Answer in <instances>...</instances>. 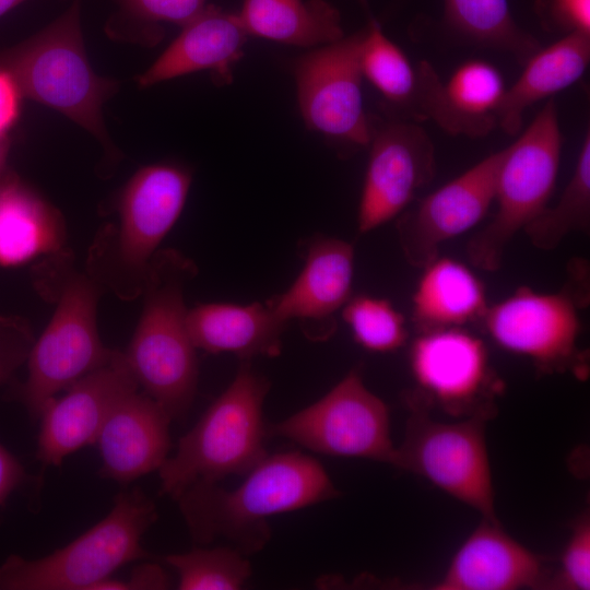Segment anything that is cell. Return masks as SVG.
<instances>
[{
	"label": "cell",
	"mask_w": 590,
	"mask_h": 590,
	"mask_svg": "<svg viewBox=\"0 0 590 590\" xmlns=\"http://www.w3.org/2000/svg\"><path fill=\"white\" fill-rule=\"evenodd\" d=\"M234 489L197 482L176 499L198 545L223 539L244 555L271 539L269 519L341 495L324 468L300 451L267 455Z\"/></svg>",
	"instance_id": "obj_1"
},
{
	"label": "cell",
	"mask_w": 590,
	"mask_h": 590,
	"mask_svg": "<svg viewBox=\"0 0 590 590\" xmlns=\"http://www.w3.org/2000/svg\"><path fill=\"white\" fill-rule=\"evenodd\" d=\"M196 274V264L181 252L156 251L140 295L141 316L125 352L139 387L172 421L188 413L198 387L196 346L184 300L185 286Z\"/></svg>",
	"instance_id": "obj_2"
},
{
	"label": "cell",
	"mask_w": 590,
	"mask_h": 590,
	"mask_svg": "<svg viewBox=\"0 0 590 590\" xmlns=\"http://www.w3.org/2000/svg\"><path fill=\"white\" fill-rule=\"evenodd\" d=\"M38 264L36 286L54 298V315L27 358V377L15 389L16 399L33 420L58 392L106 364L115 353L98 334L97 304L102 286L86 272L72 268L66 250Z\"/></svg>",
	"instance_id": "obj_3"
},
{
	"label": "cell",
	"mask_w": 590,
	"mask_h": 590,
	"mask_svg": "<svg viewBox=\"0 0 590 590\" xmlns=\"http://www.w3.org/2000/svg\"><path fill=\"white\" fill-rule=\"evenodd\" d=\"M186 167L158 163L140 168L116 201L117 221L97 232L85 272L122 300L141 295L149 264L179 219L191 185Z\"/></svg>",
	"instance_id": "obj_4"
},
{
	"label": "cell",
	"mask_w": 590,
	"mask_h": 590,
	"mask_svg": "<svg viewBox=\"0 0 590 590\" xmlns=\"http://www.w3.org/2000/svg\"><path fill=\"white\" fill-rule=\"evenodd\" d=\"M270 389L249 359H240L228 387L185 434L158 469L160 494L173 499L197 482L245 475L268 453L263 403Z\"/></svg>",
	"instance_id": "obj_5"
},
{
	"label": "cell",
	"mask_w": 590,
	"mask_h": 590,
	"mask_svg": "<svg viewBox=\"0 0 590 590\" xmlns=\"http://www.w3.org/2000/svg\"><path fill=\"white\" fill-rule=\"evenodd\" d=\"M24 96L60 111L92 133L109 157H118L103 119V105L117 91L96 74L85 54L75 1L66 13L30 39L0 56Z\"/></svg>",
	"instance_id": "obj_6"
},
{
	"label": "cell",
	"mask_w": 590,
	"mask_h": 590,
	"mask_svg": "<svg viewBox=\"0 0 590 590\" xmlns=\"http://www.w3.org/2000/svg\"><path fill=\"white\" fill-rule=\"evenodd\" d=\"M155 504L141 489L119 493L108 515L47 556H9L0 565V590H91L121 566L149 553L141 540L156 521Z\"/></svg>",
	"instance_id": "obj_7"
},
{
	"label": "cell",
	"mask_w": 590,
	"mask_h": 590,
	"mask_svg": "<svg viewBox=\"0 0 590 590\" xmlns=\"http://www.w3.org/2000/svg\"><path fill=\"white\" fill-rule=\"evenodd\" d=\"M562 144L557 106L551 98L504 149L495 188L496 212L467 245L474 267L499 270L507 245L547 205L559 170Z\"/></svg>",
	"instance_id": "obj_8"
},
{
	"label": "cell",
	"mask_w": 590,
	"mask_h": 590,
	"mask_svg": "<svg viewBox=\"0 0 590 590\" xmlns=\"http://www.w3.org/2000/svg\"><path fill=\"white\" fill-rule=\"evenodd\" d=\"M410 416L402 444L390 464L421 475L436 487L479 511L483 519L498 520L483 417L439 422L429 409L406 398Z\"/></svg>",
	"instance_id": "obj_9"
},
{
	"label": "cell",
	"mask_w": 590,
	"mask_h": 590,
	"mask_svg": "<svg viewBox=\"0 0 590 590\" xmlns=\"http://www.w3.org/2000/svg\"><path fill=\"white\" fill-rule=\"evenodd\" d=\"M267 436L285 438L326 456L386 463L396 448L389 409L365 386L358 367L312 404L267 425Z\"/></svg>",
	"instance_id": "obj_10"
},
{
	"label": "cell",
	"mask_w": 590,
	"mask_h": 590,
	"mask_svg": "<svg viewBox=\"0 0 590 590\" xmlns=\"http://www.w3.org/2000/svg\"><path fill=\"white\" fill-rule=\"evenodd\" d=\"M363 34L316 47L292 66L307 129L322 134L342 157L367 148L370 139L359 64Z\"/></svg>",
	"instance_id": "obj_11"
},
{
	"label": "cell",
	"mask_w": 590,
	"mask_h": 590,
	"mask_svg": "<svg viewBox=\"0 0 590 590\" xmlns=\"http://www.w3.org/2000/svg\"><path fill=\"white\" fill-rule=\"evenodd\" d=\"M409 362L416 385L409 399L457 418L489 420L496 413L503 382L479 337L462 328L420 333Z\"/></svg>",
	"instance_id": "obj_12"
},
{
	"label": "cell",
	"mask_w": 590,
	"mask_h": 590,
	"mask_svg": "<svg viewBox=\"0 0 590 590\" xmlns=\"http://www.w3.org/2000/svg\"><path fill=\"white\" fill-rule=\"evenodd\" d=\"M578 305L566 292L539 293L520 287L504 300L488 305L481 322L503 350L531 361L541 374H586L578 349Z\"/></svg>",
	"instance_id": "obj_13"
},
{
	"label": "cell",
	"mask_w": 590,
	"mask_h": 590,
	"mask_svg": "<svg viewBox=\"0 0 590 590\" xmlns=\"http://www.w3.org/2000/svg\"><path fill=\"white\" fill-rule=\"evenodd\" d=\"M369 158L357 227L370 232L399 216L436 174L435 145L420 122L369 114Z\"/></svg>",
	"instance_id": "obj_14"
},
{
	"label": "cell",
	"mask_w": 590,
	"mask_h": 590,
	"mask_svg": "<svg viewBox=\"0 0 590 590\" xmlns=\"http://www.w3.org/2000/svg\"><path fill=\"white\" fill-rule=\"evenodd\" d=\"M504 149L445 184L400 214L397 232L406 261L418 269L438 257L440 246L479 224L495 199Z\"/></svg>",
	"instance_id": "obj_15"
},
{
	"label": "cell",
	"mask_w": 590,
	"mask_h": 590,
	"mask_svg": "<svg viewBox=\"0 0 590 590\" xmlns=\"http://www.w3.org/2000/svg\"><path fill=\"white\" fill-rule=\"evenodd\" d=\"M139 389L125 353L88 373L60 397L42 409L37 459L45 465H60L72 452L95 444L106 418L127 394Z\"/></svg>",
	"instance_id": "obj_16"
},
{
	"label": "cell",
	"mask_w": 590,
	"mask_h": 590,
	"mask_svg": "<svg viewBox=\"0 0 590 590\" xmlns=\"http://www.w3.org/2000/svg\"><path fill=\"white\" fill-rule=\"evenodd\" d=\"M417 118L432 120L452 135L486 137L497 127L506 91L500 71L484 60H469L444 83L426 60L417 63Z\"/></svg>",
	"instance_id": "obj_17"
},
{
	"label": "cell",
	"mask_w": 590,
	"mask_h": 590,
	"mask_svg": "<svg viewBox=\"0 0 590 590\" xmlns=\"http://www.w3.org/2000/svg\"><path fill=\"white\" fill-rule=\"evenodd\" d=\"M354 273L353 246L334 237L309 241L305 263L294 283L268 304L288 322L297 319L311 340H324L335 329L334 315L351 298Z\"/></svg>",
	"instance_id": "obj_18"
},
{
	"label": "cell",
	"mask_w": 590,
	"mask_h": 590,
	"mask_svg": "<svg viewBox=\"0 0 590 590\" xmlns=\"http://www.w3.org/2000/svg\"><path fill=\"white\" fill-rule=\"evenodd\" d=\"M546 585L543 559L508 534L498 520L483 519L429 589L518 590Z\"/></svg>",
	"instance_id": "obj_19"
},
{
	"label": "cell",
	"mask_w": 590,
	"mask_h": 590,
	"mask_svg": "<svg viewBox=\"0 0 590 590\" xmlns=\"http://www.w3.org/2000/svg\"><path fill=\"white\" fill-rule=\"evenodd\" d=\"M172 418L150 396L138 390L113 409L95 444L101 475L120 484L158 470L168 458Z\"/></svg>",
	"instance_id": "obj_20"
},
{
	"label": "cell",
	"mask_w": 590,
	"mask_h": 590,
	"mask_svg": "<svg viewBox=\"0 0 590 590\" xmlns=\"http://www.w3.org/2000/svg\"><path fill=\"white\" fill-rule=\"evenodd\" d=\"M249 35L238 13L206 5L138 79L140 87L210 70L216 84L233 81V67L244 56Z\"/></svg>",
	"instance_id": "obj_21"
},
{
	"label": "cell",
	"mask_w": 590,
	"mask_h": 590,
	"mask_svg": "<svg viewBox=\"0 0 590 590\" xmlns=\"http://www.w3.org/2000/svg\"><path fill=\"white\" fill-rule=\"evenodd\" d=\"M66 221L39 192L7 169L0 176V266L12 268L63 251Z\"/></svg>",
	"instance_id": "obj_22"
},
{
	"label": "cell",
	"mask_w": 590,
	"mask_h": 590,
	"mask_svg": "<svg viewBox=\"0 0 590 590\" xmlns=\"http://www.w3.org/2000/svg\"><path fill=\"white\" fill-rule=\"evenodd\" d=\"M187 324L196 349L232 353L240 359L276 357L286 322L269 304L206 303L188 309Z\"/></svg>",
	"instance_id": "obj_23"
},
{
	"label": "cell",
	"mask_w": 590,
	"mask_h": 590,
	"mask_svg": "<svg viewBox=\"0 0 590 590\" xmlns=\"http://www.w3.org/2000/svg\"><path fill=\"white\" fill-rule=\"evenodd\" d=\"M590 62V34L569 33L554 44L540 48L523 64L515 83L506 87L497 109V127L518 135L524 111L576 83Z\"/></svg>",
	"instance_id": "obj_24"
},
{
	"label": "cell",
	"mask_w": 590,
	"mask_h": 590,
	"mask_svg": "<svg viewBox=\"0 0 590 590\" xmlns=\"http://www.w3.org/2000/svg\"><path fill=\"white\" fill-rule=\"evenodd\" d=\"M487 307L479 276L456 259L437 257L422 268L412 296V322L418 333L462 328L481 321Z\"/></svg>",
	"instance_id": "obj_25"
},
{
	"label": "cell",
	"mask_w": 590,
	"mask_h": 590,
	"mask_svg": "<svg viewBox=\"0 0 590 590\" xmlns=\"http://www.w3.org/2000/svg\"><path fill=\"white\" fill-rule=\"evenodd\" d=\"M238 16L249 36L298 47L344 37L340 12L326 0H244Z\"/></svg>",
	"instance_id": "obj_26"
},
{
	"label": "cell",
	"mask_w": 590,
	"mask_h": 590,
	"mask_svg": "<svg viewBox=\"0 0 590 590\" xmlns=\"http://www.w3.org/2000/svg\"><path fill=\"white\" fill-rule=\"evenodd\" d=\"M359 64L366 78L382 95L381 111L418 121V73L403 50L390 40L376 21L366 28L361 43Z\"/></svg>",
	"instance_id": "obj_27"
},
{
	"label": "cell",
	"mask_w": 590,
	"mask_h": 590,
	"mask_svg": "<svg viewBox=\"0 0 590 590\" xmlns=\"http://www.w3.org/2000/svg\"><path fill=\"white\" fill-rule=\"evenodd\" d=\"M447 24L465 40L524 62L540 42L514 20L507 0H445Z\"/></svg>",
	"instance_id": "obj_28"
},
{
	"label": "cell",
	"mask_w": 590,
	"mask_h": 590,
	"mask_svg": "<svg viewBox=\"0 0 590 590\" xmlns=\"http://www.w3.org/2000/svg\"><path fill=\"white\" fill-rule=\"evenodd\" d=\"M590 228V132H586L574 173L559 200L545 206L522 231L538 249L557 248L574 232Z\"/></svg>",
	"instance_id": "obj_29"
},
{
	"label": "cell",
	"mask_w": 590,
	"mask_h": 590,
	"mask_svg": "<svg viewBox=\"0 0 590 590\" xmlns=\"http://www.w3.org/2000/svg\"><path fill=\"white\" fill-rule=\"evenodd\" d=\"M164 562L178 576L179 590H237L252 574L250 562L235 547H196Z\"/></svg>",
	"instance_id": "obj_30"
},
{
	"label": "cell",
	"mask_w": 590,
	"mask_h": 590,
	"mask_svg": "<svg viewBox=\"0 0 590 590\" xmlns=\"http://www.w3.org/2000/svg\"><path fill=\"white\" fill-rule=\"evenodd\" d=\"M342 317L356 343L367 351L393 352L408 340L403 315L385 298L351 296L342 308Z\"/></svg>",
	"instance_id": "obj_31"
},
{
	"label": "cell",
	"mask_w": 590,
	"mask_h": 590,
	"mask_svg": "<svg viewBox=\"0 0 590 590\" xmlns=\"http://www.w3.org/2000/svg\"><path fill=\"white\" fill-rule=\"evenodd\" d=\"M550 589H590V516L580 515L573 523L568 542L563 550L557 575L547 583Z\"/></svg>",
	"instance_id": "obj_32"
},
{
	"label": "cell",
	"mask_w": 590,
	"mask_h": 590,
	"mask_svg": "<svg viewBox=\"0 0 590 590\" xmlns=\"http://www.w3.org/2000/svg\"><path fill=\"white\" fill-rule=\"evenodd\" d=\"M34 342V332L27 320L0 315V386L27 361Z\"/></svg>",
	"instance_id": "obj_33"
},
{
	"label": "cell",
	"mask_w": 590,
	"mask_h": 590,
	"mask_svg": "<svg viewBox=\"0 0 590 590\" xmlns=\"http://www.w3.org/2000/svg\"><path fill=\"white\" fill-rule=\"evenodd\" d=\"M534 10L547 32L590 34V0H534Z\"/></svg>",
	"instance_id": "obj_34"
},
{
	"label": "cell",
	"mask_w": 590,
	"mask_h": 590,
	"mask_svg": "<svg viewBox=\"0 0 590 590\" xmlns=\"http://www.w3.org/2000/svg\"><path fill=\"white\" fill-rule=\"evenodd\" d=\"M131 15L148 22H166L181 27L194 19L205 7L206 0H120Z\"/></svg>",
	"instance_id": "obj_35"
},
{
	"label": "cell",
	"mask_w": 590,
	"mask_h": 590,
	"mask_svg": "<svg viewBox=\"0 0 590 590\" xmlns=\"http://www.w3.org/2000/svg\"><path fill=\"white\" fill-rule=\"evenodd\" d=\"M170 586V579L161 566L145 563L133 568L127 580L108 577L95 583L91 590H164Z\"/></svg>",
	"instance_id": "obj_36"
},
{
	"label": "cell",
	"mask_w": 590,
	"mask_h": 590,
	"mask_svg": "<svg viewBox=\"0 0 590 590\" xmlns=\"http://www.w3.org/2000/svg\"><path fill=\"white\" fill-rule=\"evenodd\" d=\"M23 96L14 75L0 64V135H7L19 120Z\"/></svg>",
	"instance_id": "obj_37"
},
{
	"label": "cell",
	"mask_w": 590,
	"mask_h": 590,
	"mask_svg": "<svg viewBox=\"0 0 590 590\" xmlns=\"http://www.w3.org/2000/svg\"><path fill=\"white\" fill-rule=\"evenodd\" d=\"M25 479L26 472L21 462L0 444V507L4 506Z\"/></svg>",
	"instance_id": "obj_38"
},
{
	"label": "cell",
	"mask_w": 590,
	"mask_h": 590,
	"mask_svg": "<svg viewBox=\"0 0 590 590\" xmlns=\"http://www.w3.org/2000/svg\"><path fill=\"white\" fill-rule=\"evenodd\" d=\"M10 142L7 135H0V176L8 169L7 157Z\"/></svg>",
	"instance_id": "obj_39"
},
{
	"label": "cell",
	"mask_w": 590,
	"mask_h": 590,
	"mask_svg": "<svg viewBox=\"0 0 590 590\" xmlns=\"http://www.w3.org/2000/svg\"><path fill=\"white\" fill-rule=\"evenodd\" d=\"M26 0H0V16Z\"/></svg>",
	"instance_id": "obj_40"
}]
</instances>
